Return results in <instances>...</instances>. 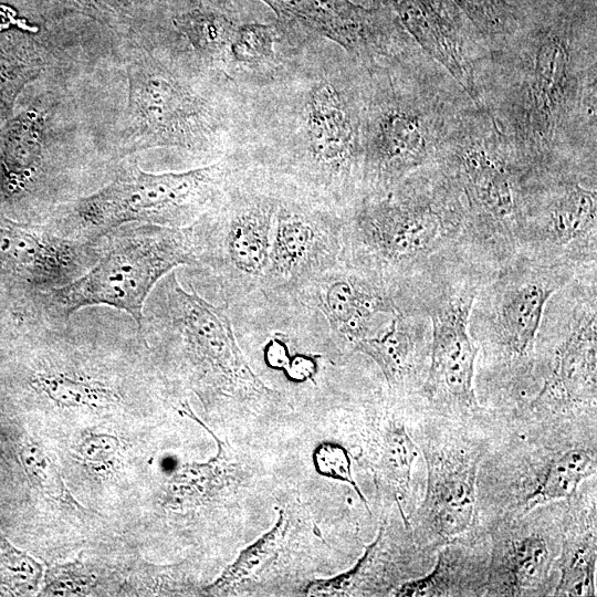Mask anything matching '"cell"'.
<instances>
[{
  "mask_svg": "<svg viewBox=\"0 0 597 597\" xmlns=\"http://www.w3.org/2000/svg\"><path fill=\"white\" fill-rule=\"evenodd\" d=\"M551 429L542 439L524 441L522 453L500 472L499 496L504 514L513 517L570 499L597 471L596 432L584 437L573 429Z\"/></svg>",
  "mask_w": 597,
  "mask_h": 597,
  "instance_id": "obj_15",
  "label": "cell"
},
{
  "mask_svg": "<svg viewBox=\"0 0 597 597\" xmlns=\"http://www.w3.org/2000/svg\"><path fill=\"white\" fill-rule=\"evenodd\" d=\"M489 558L478 562L473 552L460 541L442 546L437 562L428 574L402 584L396 596H459L476 595L475 585L485 589Z\"/></svg>",
  "mask_w": 597,
  "mask_h": 597,
  "instance_id": "obj_26",
  "label": "cell"
},
{
  "mask_svg": "<svg viewBox=\"0 0 597 597\" xmlns=\"http://www.w3.org/2000/svg\"><path fill=\"white\" fill-rule=\"evenodd\" d=\"M555 291L549 282L534 277L507 285L495 308V342L505 356L522 359L532 349L546 302Z\"/></svg>",
  "mask_w": 597,
  "mask_h": 597,
  "instance_id": "obj_25",
  "label": "cell"
},
{
  "mask_svg": "<svg viewBox=\"0 0 597 597\" xmlns=\"http://www.w3.org/2000/svg\"><path fill=\"white\" fill-rule=\"evenodd\" d=\"M123 64L126 104L106 142L114 163L165 149L196 168L240 151L243 96L226 75L154 39L135 46Z\"/></svg>",
  "mask_w": 597,
  "mask_h": 597,
  "instance_id": "obj_3",
  "label": "cell"
},
{
  "mask_svg": "<svg viewBox=\"0 0 597 597\" xmlns=\"http://www.w3.org/2000/svg\"><path fill=\"white\" fill-rule=\"evenodd\" d=\"M268 262L254 298L266 306L341 263L344 214L277 190Z\"/></svg>",
  "mask_w": 597,
  "mask_h": 597,
  "instance_id": "obj_12",
  "label": "cell"
},
{
  "mask_svg": "<svg viewBox=\"0 0 597 597\" xmlns=\"http://www.w3.org/2000/svg\"><path fill=\"white\" fill-rule=\"evenodd\" d=\"M22 459L29 476L43 492L55 500L65 499L67 490L50 455L40 448L28 447L23 450Z\"/></svg>",
  "mask_w": 597,
  "mask_h": 597,
  "instance_id": "obj_32",
  "label": "cell"
},
{
  "mask_svg": "<svg viewBox=\"0 0 597 597\" xmlns=\"http://www.w3.org/2000/svg\"><path fill=\"white\" fill-rule=\"evenodd\" d=\"M364 66L362 197L436 166L448 135L473 103L418 45Z\"/></svg>",
  "mask_w": 597,
  "mask_h": 597,
  "instance_id": "obj_5",
  "label": "cell"
},
{
  "mask_svg": "<svg viewBox=\"0 0 597 597\" xmlns=\"http://www.w3.org/2000/svg\"><path fill=\"white\" fill-rule=\"evenodd\" d=\"M464 217L446 175L437 166L420 169L383 193L362 197L344 214L341 262L392 292L396 275Z\"/></svg>",
  "mask_w": 597,
  "mask_h": 597,
  "instance_id": "obj_6",
  "label": "cell"
},
{
  "mask_svg": "<svg viewBox=\"0 0 597 597\" xmlns=\"http://www.w3.org/2000/svg\"><path fill=\"white\" fill-rule=\"evenodd\" d=\"M93 582V576L77 562L59 565L48 570L45 591L50 595L75 594L92 585Z\"/></svg>",
  "mask_w": 597,
  "mask_h": 597,
  "instance_id": "obj_34",
  "label": "cell"
},
{
  "mask_svg": "<svg viewBox=\"0 0 597 597\" xmlns=\"http://www.w3.org/2000/svg\"><path fill=\"white\" fill-rule=\"evenodd\" d=\"M243 163L233 153L210 165L157 174L142 169L136 156L126 157L106 184L59 207L43 224L83 242L127 223L185 228L213 206Z\"/></svg>",
  "mask_w": 597,
  "mask_h": 597,
  "instance_id": "obj_7",
  "label": "cell"
},
{
  "mask_svg": "<svg viewBox=\"0 0 597 597\" xmlns=\"http://www.w3.org/2000/svg\"><path fill=\"white\" fill-rule=\"evenodd\" d=\"M472 302V295L451 298L431 314L432 343L425 392L455 413L476 407L473 380L478 348L469 333Z\"/></svg>",
  "mask_w": 597,
  "mask_h": 597,
  "instance_id": "obj_18",
  "label": "cell"
},
{
  "mask_svg": "<svg viewBox=\"0 0 597 597\" xmlns=\"http://www.w3.org/2000/svg\"><path fill=\"white\" fill-rule=\"evenodd\" d=\"M486 42L498 46L517 27L519 9L506 0H451Z\"/></svg>",
  "mask_w": 597,
  "mask_h": 597,
  "instance_id": "obj_30",
  "label": "cell"
},
{
  "mask_svg": "<svg viewBox=\"0 0 597 597\" xmlns=\"http://www.w3.org/2000/svg\"><path fill=\"white\" fill-rule=\"evenodd\" d=\"M596 493L588 504L582 499L570 504L563 519V535L556 561L559 577L554 596H595L597 561ZM587 501V500H586Z\"/></svg>",
  "mask_w": 597,
  "mask_h": 597,
  "instance_id": "obj_24",
  "label": "cell"
},
{
  "mask_svg": "<svg viewBox=\"0 0 597 597\" xmlns=\"http://www.w3.org/2000/svg\"><path fill=\"white\" fill-rule=\"evenodd\" d=\"M387 7L429 57L442 66L484 111L479 90L489 46L451 0H375ZM486 113V112H485Z\"/></svg>",
  "mask_w": 597,
  "mask_h": 597,
  "instance_id": "obj_16",
  "label": "cell"
},
{
  "mask_svg": "<svg viewBox=\"0 0 597 597\" xmlns=\"http://www.w3.org/2000/svg\"><path fill=\"white\" fill-rule=\"evenodd\" d=\"M436 166L458 191L465 216L506 229L524 216L530 174L493 119L472 103L442 145Z\"/></svg>",
  "mask_w": 597,
  "mask_h": 597,
  "instance_id": "obj_11",
  "label": "cell"
},
{
  "mask_svg": "<svg viewBox=\"0 0 597 597\" xmlns=\"http://www.w3.org/2000/svg\"><path fill=\"white\" fill-rule=\"evenodd\" d=\"M240 91L247 163L281 191L347 212L362 197L365 66L305 33L268 82Z\"/></svg>",
  "mask_w": 597,
  "mask_h": 597,
  "instance_id": "obj_2",
  "label": "cell"
},
{
  "mask_svg": "<svg viewBox=\"0 0 597 597\" xmlns=\"http://www.w3.org/2000/svg\"><path fill=\"white\" fill-rule=\"evenodd\" d=\"M546 505L526 514L501 517L492 530L485 595H544L559 554L563 519L548 523Z\"/></svg>",
  "mask_w": 597,
  "mask_h": 597,
  "instance_id": "obj_17",
  "label": "cell"
},
{
  "mask_svg": "<svg viewBox=\"0 0 597 597\" xmlns=\"http://www.w3.org/2000/svg\"><path fill=\"white\" fill-rule=\"evenodd\" d=\"M419 449L402 423L389 422L381 434L379 470L392 491L402 515L411 481L412 464Z\"/></svg>",
  "mask_w": 597,
  "mask_h": 597,
  "instance_id": "obj_29",
  "label": "cell"
},
{
  "mask_svg": "<svg viewBox=\"0 0 597 597\" xmlns=\"http://www.w3.org/2000/svg\"><path fill=\"white\" fill-rule=\"evenodd\" d=\"M0 133H1V128H0Z\"/></svg>",
  "mask_w": 597,
  "mask_h": 597,
  "instance_id": "obj_39",
  "label": "cell"
},
{
  "mask_svg": "<svg viewBox=\"0 0 597 597\" xmlns=\"http://www.w3.org/2000/svg\"><path fill=\"white\" fill-rule=\"evenodd\" d=\"M270 307L300 316L342 349H355L360 341L380 333L379 324L399 312L384 284L342 262Z\"/></svg>",
  "mask_w": 597,
  "mask_h": 597,
  "instance_id": "obj_13",
  "label": "cell"
},
{
  "mask_svg": "<svg viewBox=\"0 0 597 597\" xmlns=\"http://www.w3.org/2000/svg\"><path fill=\"white\" fill-rule=\"evenodd\" d=\"M427 486L416 513V537L423 546L460 541L476 520L478 474L486 444L455 433L422 434Z\"/></svg>",
  "mask_w": 597,
  "mask_h": 597,
  "instance_id": "obj_14",
  "label": "cell"
},
{
  "mask_svg": "<svg viewBox=\"0 0 597 597\" xmlns=\"http://www.w3.org/2000/svg\"><path fill=\"white\" fill-rule=\"evenodd\" d=\"M355 350L369 356L378 365L390 388L406 386L416 374V338L399 312L380 333L360 341Z\"/></svg>",
  "mask_w": 597,
  "mask_h": 597,
  "instance_id": "obj_27",
  "label": "cell"
},
{
  "mask_svg": "<svg viewBox=\"0 0 597 597\" xmlns=\"http://www.w3.org/2000/svg\"><path fill=\"white\" fill-rule=\"evenodd\" d=\"M75 70L44 73L0 133V197L42 224L61 206L86 196L114 174L106 150L111 119L84 101Z\"/></svg>",
  "mask_w": 597,
  "mask_h": 597,
  "instance_id": "obj_4",
  "label": "cell"
},
{
  "mask_svg": "<svg viewBox=\"0 0 597 597\" xmlns=\"http://www.w3.org/2000/svg\"><path fill=\"white\" fill-rule=\"evenodd\" d=\"M284 369L291 379L303 381L312 378L316 373V363L310 356L296 355L292 358L290 357V360Z\"/></svg>",
  "mask_w": 597,
  "mask_h": 597,
  "instance_id": "obj_36",
  "label": "cell"
},
{
  "mask_svg": "<svg viewBox=\"0 0 597 597\" xmlns=\"http://www.w3.org/2000/svg\"><path fill=\"white\" fill-rule=\"evenodd\" d=\"M284 531V521L281 516L274 528L245 548L239 558L208 589L211 591L226 589L260 568L274 554Z\"/></svg>",
  "mask_w": 597,
  "mask_h": 597,
  "instance_id": "obj_31",
  "label": "cell"
},
{
  "mask_svg": "<svg viewBox=\"0 0 597 597\" xmlns=\"http://www.w3.org/2000/svg\"><path fill=\"white\" fill-rule=\"evenodd\" d=\"M188 286L175 271L155 285L143 308L145 342L172 358L203 398L248 400L271 395L242 355L229 310Z\"/></svg>",
  "mask_w": 597,
  "mask_h": 597,
  "instance_id": "obj_8",
  "label": "cell"
},
{
  "mask_svg": "<svg viewBox=\"0 0 597 597\" xmlns=\"http://www.w3.org/2000/svg\"><path fill=\"white\" fill-rule=\"evenodd\" d=\"M119 442L106 434H90L75 448L76 455L91 463L108 461L117 451Z\"/></svg>",
  "mask_w": 597,
  "mask_h": 597,
  "instance_id": "obj_35",
  "label": "cell"
},
{
  "mask_svg": "<svg viewBox=\"0 0 597 597\" xmlns=\"http://www.w3.org/2000/svg\"><path fill=\"white\" fill-rule=\"evenodd\" d=\"M596 310L572 326L556 347L544 385L534 404L564 412L596 399Z\"/></svg>",
  "mask_w": 597,
  "mask_h": 597,
  "instance_id": "obj_19",
  "label": "cell"
},
{
  "mask_svg": "<svg viewBox=\"0 0 597 597\" xmlns=\"http://www.w3.org/2000/svg\"><path fill=\"white\" fill-rule=\"evenodd\" d=\"M29 320L45 349V366H36L28 380L35 394L61 408L108 410L124 404L122 387L113 379L88 374L85 368L59 365L40 338L32 316Z\"/></svg>",
  "mask_w": 597,
  "mask_h": 597,
  "instance_id": "obj_23",
  "label": "cell"
},
{
  "mask_svg": "<svg viewBox=\"0 0 597 597\" xmlns=\"http://www.w3.org/2000/svg\"><path fill=\"white\" fill-rule=\"evenodd\" d=\"M57 2L104 31L121 64L139 44L144 32L143 0H57Z\"/></svg>",
  "mask_w": 597,
  "mask_h": 597,
  "instance_id": "obj_28",
  "label": "cell"
},
{
  "mask_svg": "<svg viewBox=\"0 0 597 597\" xmlns=\"http://www.w3.org/2000/svg\"><path fill=\"white\" fill-rule=\"evenodd\" d=\"M97 248L98 258L84 274L34 297L43 316L66 318L85 307L107 306L125 312L140 328L144 304L155 285L178 266L195 268L198 258L193 223L123 224L97 239Z\"/></svg>",
  "mask_w": 597,
  "mask_h": 597,
  "instance_id": "obj_9",
  "label": "cell"
},
{
  "mask_svg": "<svg viewBox=\"0 0 597 597\" xmlns=\"http://www.w3.org/2000/svg\"><path fill=\"white\" fill-rule=\"evenodd\" d=\"M266 364L275 369H284L290 360L287 347L281 338H272L264 348Z\"/></svg>",
  "mask_w": 597,
  "mask_h": 597,
  "instance_id": "obj_37",
  "label": "cell"
},
{
  "mask_svg": "<svg viewBox=\"0 0 597 597\" xmlns=\"http://www.w3.org/2000/svg\"><path fill=\"white\" fill-rule=\"evenodd\" d=\"M314 463L323 475L349 483L360 499L365 501L352 474V460L348 452L335 443H323L314 452Z\"/></svg>",
  "mask_w": 597,
  "mask_h": 597,
  "instance_id": "obj_33",
  "label": "cell"
},
{
  "mask_svg": "<svg viewBox=\"0 0 597 597\" xmlns=\"http://www.w3.org/2000/svg\"><path fill=\"white\" fill-rule=\"evenodd\" d=\"M244 21L222 1L196 0L195 4L171 14L169 28L149 30L148 33L224 75L232 39Z\"/></svg>",
  "mask_w": 597,
  "mask_h": 597,
  "instance_id": "obj_20",
  "label": "cell"
},
{
  "mask_svg": "<svg viewBox=\"0 0 597 597\" xmlns=\"http://www.w3.org/2000/svg\"><path fill=\"white\" fill-rule=\"evenodd\" d=\"M75 67L46 34L0 29V122L13 113L22 92L51 70Z\"/></svg>",
  "mask_w": 597,
  "mask_h": 597,
  "instance_id": "obj_22",
  "label": "cell"
},
{
  "mask_svg": "<svg viewBox=\"0 0 597 597\" xmlns=\"http://www.w3.org/2000/svg\"><path fill=\"white\" fill-rule=\"evenodd\" d=\"M277 198L274 185L244 159L213 206L193 222L198 258L191 269L212 281L228 310L258 292Z\"/></svg>",
  "mask_w": 597,
  "mask_h": 597,
  "instance_id": "obj_10",
  "label": "cell"
},
{
  "mask_svg": "<svg viewBox=\"0 0 597 597\" xmlns=\"http://www.w3.org/2000/svg\"><path fill=\"white\" fill-rule=\"evenodd\" d=\"M259 1H261L262 3L271 8L275 0H259Z\"/></svg>",
  "mask_w": 597,
  "mask_h": 597,
  "instance_id": "obj_38",
  "label": "cell"
},
{
  "mask_svg": "<svg viewBox=\"0 0 597 597\" xmlns=\"http://www.w3.org/2000/svg\"><path fill=\"white\" fill-rule=\"evenodd\" d=\"M489 51L479 80L486 114L527 172L596 169L595 0H527Z\"/></svg>",
  "mask_w": 597,
  "mask_h": 597,
  "instance_id": "obj_1",
  "label": "cell"
},
{
  "mask_svg": "<svg viewBox=\"0 0 597 597\" xmlns=\"http://www.w3.org/2000/svg\"><path fill=\"white\" fill-rule=\"evenodd\" d=\"M307 31L274 21L247 20L232 39L224 75L239 90L258 87L277 71L289 52Z\"/></svg>",
  "mask_w": 597,
  "mask_h": 597,
  "instance_id": "obj_21",
  "label": "cell"
}]
</instances>
